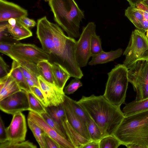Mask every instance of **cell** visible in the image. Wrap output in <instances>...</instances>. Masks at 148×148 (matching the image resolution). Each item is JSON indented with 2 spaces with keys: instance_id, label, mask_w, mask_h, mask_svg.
<instances>
[{
  "instance_id": "cell-1",
  "label": "cell",
  "mask_w": 148,
  "mask_h": 148,
  "mask_svg": "<svg viewBox=\"0 0 148 148\" xmlns=\"http://www.w3.org/2000/svg\"><path fill=\"white\" fill-rule=\"evenodd\" d=\"M99 126L102 137L114 135L125 116L120 109L104 96H83L77 101Z\"/></svg>"
},
{
  "instance_id": "cell-2",
  "label": "cell",
  "mask_w": 148,
  "mask_h": 148,
  "mask_svg": "<svg viewBox=\"0 0 148 148\" xmlns=\"http://www.w3.org/2000/svg\"><path fill=\"white\" fill-rule=\"evenodd\" d=\"M114 135L128 148H148V110L125 116Z\"/></svg>"
},
{
  "instance_id": "cell-3",
  "label": "cell",
  "mask_w": 148,
  "mask_h": 148,
  "mask_svg": "<svg viewBox=\"0 0 148 148\" xmlns=\"http://www.w3.org/2000/svg\"><path fill=\"white\" fill-rule=\"evenodd\" d=\"M54 62L62 66L71 77L81 79L83 74L75 58L77 41L73 38L66 36L57 24L52 23Z\"/></svg>"
},
{
  "instance_id": "cell-4",
  "label": "cell",
  "mask_w": 148,
  "mask_h": 148,
  "mask_svg": "<svg viewBox=\"0 0 148 148\" xmlns=\"http://www.w3.org/2000/svg\"><path fill=\"white\" fill-rule=\"evenodd\" d=\"M56 22L69 36H80V24L84 18L83 11L74 0H49Z\"/></svg>"
},
{
  "instance_id": "cell-5",
  "label": "cell",
  "mask_w": 148,
  "mask_h": 148,
  "mask_svg": "<svg viewBox=\"0 0 148 148\" xmlns=\"http://www.w3.org/2000/svg\"><path fill=\"white\" fill-rule=\"evenodd\" d=\"M128 69L123 64L115 66L108 74L104 96L114 105L120 107L125 103L129 82Z\"/></svg>"
},
{
  "instance_id": "cell-6",
  "label": "cell",
  "mask_w": 148,
  "mask_h": 148,
  "mask_svg": "<svg viewBox=\"0 0 148 148\" xmlns=\"http://www.w3.org/2000/svg\"><path fill=\"white\" fill-rule=\"evenodd\" d=\"M123 55V64L128 69L139 61H148V38L145 33L137 29L133 31Z\"/></svg>"
},
{
  "instance_id": "cell-7",
  "label": "cell",
  "mask_w": 148,
  "mask_h": 148,
  "mask_svg": "<svg viewBox=\"0 0 148 148\" xmlns=\"http://www.w3.org/2000/svg\"><path fill=\"white\" fill-rule=\"evenodd\" d=\"M129 82L136 92L135 101L148 98V61H139L128 69Z\"/></svg>"
},
{
  "instance_id": "cell-8",
  "label": "cell",
  "mask_w": 148,
  "mask_h": 148,
  "mask_svg": "<svg viewBox=\"0 0 148 148\" xmlns=\"http://www.w3.org/2000/svg\"><path fill=\"white\" fill-rule=\"evenodd\" d=\"M11 50L13 53L10 58L17 62L22 60L37 64L43 60H51L49 55L34 44L15 43Z\"/></svg>"
},
{
  "instance_id": "cell-9",
  "label": "cell",
  "mask_w": 148,
  "mask_h": 148,
  "mask_svg": "<svg viewBox=\"0 0 148 148\" xmlns=\"http://www.w3.org/2000/svg\"><path fill=\"white\" fill-rule=\"evenodd\" d=\"M96 25L93 22L89 23L83 28L78 40L77 41L75 49V58L80 67L86 66L91 56V40L92 35L95 32Z\"/></svg>"
},
{
  "instance_id": "cell-10",
  "label": "cell",
  "mask_w": 148,
  "mask_h": 148,
  "mask_svg": "<svg viewBox=\"0 0 148 148\" xmlns=\"http://www.w3.org/2000/svg\"><path fill=\"white\" fill-rule=\"evenodd\" d=\"M0 109L3 112L12 115L29 110L27 92L22 90L0 100Z\"/></svg>"
},
{
  "instance_id": "cell-11",
  "label": "cell",
  "mask_w": 148,
  "mask_h": 148,
  "mask_svg": "<svg viewBox=\"0 0 148 148\" xmlns=\"http://www.w3.org/2000/svg\"><path fill=\"white\" fill-rule=\"evenodd\" d=\"M52 23L44 16L38 20L36 29L37 36L42 49L50 56L54 51Z\"/></svg>"
},
{
  "instance_id": "cell-12",
  "label": "cell",
  "mask_w": 148,
  "mask_h": 148,
  "mask_svg": "<svg viewBox=\"0 0 148 148\" xmlns=\"http://www.w3.org/2000/svg\"><path fill=\"white\" fill-rule=\"evenodd\" d=\"M6 129L8 141L14 142L25 141L27 127L24 115L19 112L13 115L11 123Z\"/></svg>"
},
{
  "instance_id": "cell-13",
  "label": "cell",
  "mask_w": 148,
  "mask_h": 148,
  "mask_svg": "<svg viewBox=\"0 0 148 148\" xmlns=\"http://www.w3.org/2000/svg\"><path fill=\"white\" fill-rule=\"evenodd\" d=\"M27 119L33 121L41 127L45 132L58 144L60 148H75L72 143L59 134L49 125L41 115L30 110Z\"/></svg>"
},
{
  "instance_id": "cell-14",
  "label": "cell",
  "mask_w": 148,
  "mask_h": 148,
  "mask_svg": "<svg viewBox=\"0 0 148 148\" xmlns=\"http://www.w3.org/2000/svg\"><path fill=\"white\" fill-rule=\"evenodd\" d=\"M70 98L65 95L64 101L62 103L67 121L79 134L85 138L92 141L88 130L86 123L74 112L71 106Z\"/></svg>"
},
{
  "instance_id": "cell-15",
  "label": "cell",
  "mask_w": 148,
  "mask_h": 148,
  "mask_svg": "<svg viewBox=\"0 0 148 148\" xmlns=\"http://www.w3.org/2000/svg\"><path fill=\"white\" fill-rule=\"evenodd\" d=\"M38 78L40 88L45 96L47 107L57 106L62 103L65 95L63 90L48 83L41 75Z\"/></svg>"
},
{
  "instance_id": "cell-16",
  "label": "cell",
  "mask_w": 148,
  "mask_h": 148,
  "mask_svg": "<svg viewBox=\"0 0 148 148\" xmlns=\"http://www.w3.org/2000/svg\"><path fill=\"white\" fill-rule=\"evenodd\" d=\"M27 15V11L18 5L5 0H0V22L7 21L12 18L19 20Z\"/></svg>"
},
{
  "instance_id": "cell-17",
  "label": "cell",
  "mask_w": 148,
  "mask_h": 148,
  "mask_svg": "<svg viewBox=\"0 0 148 148\" xmlns=\"http://www.w3.org/2000/svg\"><path fill=\"white\" fill-rule=\"evenodd\" d=\"M21 90L10 72L6 76L0 78V100Z\"/></svg>"
},
{
  "instance_id": "cell-18",
  "label": "cell",
  "mask_w": 148,
  "mask_h": 148,
  "mask_svg": "<svg viewBox=\"0 0 148 148\" xmlns=\"http://www.w3.org/2000/svg\"><path fill=\"white\" fill-rule=\"evenodd\" d=\"M125 15L137 29L145 33L144 17L141 10L136 6L130 5L125 10Z\"/></svg>"
},
{
  "instance_id": "cell-19",
  "label": "cell",
  "mask_w": 148,
  "mask_h": 148,
  "mask_svg": "<svg viewBox=\"0 0 148 148\" xmlns=\"http://www.w3.org/2000/svg\"><path fill=\"white\" fill-rule=\"evenodd\" d=\"M122 53L123 50L121 48L108 52H105L103 51L98 54L92 56V60L88 63V64L92 66L113 61L120 57Z\"/></svg>"
},
{
  "instance_id": "cell-20",
  "label": "cell",
  "mask_w": 148,
  "mask_h": 148,
  "mask_svg": "<svg viewBox=\"0 0 148 148\" xmlns=\"http://www.w3.org/2000/svg\"><path fill=\"white\" fill-rule=\"evenodd\" d=\"M53 76L56 86L60 89H63L67 80L71 77L67 71L59 63H52Z\"/></svg>"
},
{
  "instance_id": "cell-21",
  "label": "cell",
  "mask_w": 148,
  "mask_h": 148,
  "mask_svg": "<svg viewBox=\"0 0 148 148\" xmlns=\"http://www.w3.org/2000/svg\"><path fill=\"white\" fill-rule=\"evenodd\" d=\"M7 30L12 38L16 41L29 37L32 35V33L29 29L23 25L19 20H16V23L14 26L10 25Z\"/></svg>"
},
{
  "instance_id": "cell-22",
  "label": "cell",
  "mask_w": 148,
  "mask_h": 148,
  "mask_svg": "<svg viewBox=\"0 0 148 148\" xmlns=\"http://www.w3.org/2000/svg\"><path fill=\"white\" fill-rule=\"evenodd\" d=\"M148 110V98L138 101H134L125 104L122 112L125 116Z\"/></svg>"
},
{
  "instance_id": "cell-23",
  "label": "cell",
  "mask_w": 148,
  "mask_h": 148,
  "mask_svg": "<svg viewBox=\"0 0 148 148\" xmlns=\"http://www.w3.org/2000/svg\"><path fill=\"white\" fill-rule=\"evenodd\" d=\"M10 73L22 90L31 92L30 88L20 69V64L15 60H13Z\"/></svg>"
},
{
  "instance_id": "cell-24",
  "label": "cell",
  "mask_w": 148,
  "mask_h": 148,
  "mask_svg": "<svg viewBox=\"0 0 148 148\" xmlns=\"http://www.w3.org/2000/svg\"><path fill=\"white\" fill-rule=\"evenodd\" d=\"M37 65L40 75L48 83L57 86L53 74L52 64L49 61L43 60L39 62Z\"/></svg>"
},
{
  "instance_id": "cell-25",
  "label": "cell",
  "mask_w": 148,
  "mask_h": 148,
  "mask_svg": "<svg viewBox=\"0 0 148 148\" xmlns=\"http://www.w3.org/2000/svg\"><path fill=\"white\" fill-rule=\"evenodd\" d=\"M45 108L47 112L64 131L62 127V122L66 116L62 104L57 106H48Z\"/></svg>"
},
{
  "instance_id": "cell-26",
  "label": "cell",
  "mask_w": 148,
  "mask_h": 148,
  "mask_svg": "<svg viewBox=\"0 0 148 148\" xmlns=\"http://www.w3.org/2000/svg\"><path fill=\"white\" fill-rule=\"evenodd\" d=\"M27 122L28 126L40 148H46L43 137L44 131L33 121L28 119H27Z\"/></svg>"
},
{
  "instance_id": "cell-27",
  "label": "cell",
  "mask_w": 148,
  "mask_h": 148,
  "mask_svg": "<svg viewBox=\"0 0 148 148\" xmlns=\"http://www.w3.org/2000/svg\"><path fill=\"white\" fill-rule=\"evenodd\" d=\"M29 107V111L36 112L41 115L47 112L45 108L31 92H27Z\"/></svg>"
},
{
  "instance_id": "cell-28",
  "label": "cell",
  "mask_w": 148,
  "mask_h": 148,
  "mask_svg": "<svg viewBox=\"0 0 148 148\" xmlns=\"http://www.w3.org/2000/svg\"><path fill=\"white\" fill-rule=\"evenodd\" d=\"M99 148H117L122 145L120 140L114 135L102 137L99 141Z\"/></svg>"
},
{
  "instance_id": "cell-29",
  "label": "cell",
  "mask_w": 148,
  "mask_h": 148,
  "mask_svg": "<svg viewBox=\"0 0 148 148\" xmlns=\"http://www.w3.org/2000/svg\"><path fill=\"white\" fill-rule=\"evenodd\" d=\"M86 125L91 140L99 141L103 137L101 132L98 125L90 117L86 123Z\"/></svg>"
},
{
  "instance_id": "cell-30",
  "label": "cell",
  "mask_w": 148,
  "mask_h": 148,
  "mask_svg": "<svg viewBox=\"0 0 148 148\" xmlns=\"http://www.w3.org/2000/svg\"><path fill=\"white\" fill-rule=\"evenodd\" d=\"M0 148H36V145L27 140L21 142H14L9 141L0 143Z\"/></svg>"
},
{
  "instance_id": "cell-31",
  "label": "cell",
  "mask_w": 148,
  "mask_h": 148,
  "mask_svg": "<svg viewBox=\"0 0 148 148\" xmlns=\"http://www.w3.org/2000/svg\"><path fill=\"white\" fill-rule=\"evenodd\" d=\"M41 115L49 125L59 134L68 140L67 136L64 131L47 112L42 114Z\"/></svg>"
},
{
  "instance_id": "cell-32",
  "label": "cell",
  "mask_w": 148,
  "mask_h": 148,
  "mask_svg": "<svg viewBox=\"0 0 148 148\" xmlns=\"http://www.w3.org/2000/svg\"><path fill=\"white\" fill-rule=\"evenodd\" d=\"M70 101L73 109L75 114L86 123L90 117L86 111L77 102L70 98Z\"/></svg>"
},
{
  "instance_id": "cell-33",
  "label": "cell",
  "mask_w": 148,
  "mask_h": 148,
  "mask_svg": "<svg viewBox=\"0 0 148 148\" xmlns=\"http://www.w3.org/2000/svg\"><path fill=\"white\" fill-rule=\"evenodd\" d=\"M101 39L99 36L95 33L92 35L91 40L90 51L92 56L103 51Z\"/></svg>"
},
{
  "instance_id": "cell-34",
  "label": "cell",
  "mask_w": 148,
  "mask_h": 148,
  "mask_svg": "<svg viewBox=\"0 0 148 148\" xmlns=\"http://www.w3.org/2000/svg\"><path fill=\"white\" fill-rule=\"evenodd\" d=\"M82 86V84L80 79L75 77L65 88L64 92L68 95L73 94Z\"/></svg>"
},
{
  "instance_id": "cell-35",
  "label": "cell",
  "mask_w": 148,
  "mask_h": 148,
  "mask_svg": "<svg viewBox=\"0 0 148 148\" xmlns=\"http://www.w3.org/2000/svg\"><path fill=\"white\" fill-rule=\"evenodd\" d=\"M30 88L31 92L45 108L47 107L45 97L40 88L36 86L30 87Z\"/></svg>"
},
{
  "instance_id": "cell-36",
  "label": "cell",
  "mask_w": 148,
  "mask_h": 148,
  "mask_svg": "<svg viewBox=\"0 0 148 148\" xmlns=\"http://www.w3.org/2000/svg\"><path fill=\"white\" fill-rule=\"evenodd\" d=\"M20 67L25 77V78L32 80L34 82L36 85L40 88L38 80V77L24 67L20 65Z\"/></svg>"
},
{
  "instance_id": "cell-37",
  "label": "cell",
  "mask_w": 148,
  "mask_h": 148,
  "mask_svg": "<svg viewBox=\"0 0 148 148\" xmlns=\"http://www.w3.org/2000/svg\"><path fill=\"white\" fill-rule=\"evenodd\" d=\"M143 12L144 19V27L146 32L148 29V8L142 2L139 3L136 6Z\"/></svg>"
},
{
  "instance_id": "cell-38",
  "label": "cell",
  "mask_w": 148,
  "mask_h": 148,
  "mask_svg": "<svg viewBox=\"0 0 148 148\" xmlns=\"http://www.w3.org/2000/svg\"><path fill=\"white\" fill-rule=\"evenodd\" d=\"M43 137L46 148H60L58 144L45 132Z\"/></svg>"
},
{
  "instance_id": "cell-39",
  "label": "cell",
  "mask_w": 148,
  "mask_h": 148,
  "mask_svg": "<svg viewBox=\"0 0 148 148\" xmlns=\"http://www.w3.org/2000/svg\"><path fill=\"white\" fill-rule=\"evenodd\" d=\"M10 71L9 66L1 56L0 57V78L7 75L9 73Z\"/></svg>"
},
{
  "instance_id": "cell-40",
  "label": "cell",
  "mask_w": 148,
  "mask_h": 148,
  "mask_svg": "<svg viewBox=\"0 0 148 148\" xmlns=\"http://www.w3.org/2000/svg\"><path fill=\"white\" fill-rule=\"evenodd\" d=\"M8 141V136L6 128L4 123L0 117V143H2Z\"/></svg>"
},
{
  "instance_id": "cell-41",
  "label": "cell",
  "mask_w": 148,
  "mask_h": 148,
  "mask_svg": "<svg viewBox=\"0 0 148 148\" xmlns=\"http://www.w3.org/2000/svg\"><path fill=\"white\" fill-rule=\"evenodd\" d=\"M13 44L7 42H0V52L7 56L11 51L12 46Z\"/></svg>"
},
{
  "instance_id": "cell-42",
  "label": "cell",
  "mask_w": 148,
  "mask_h": 148,
  "mask_svg": "<svg viewBox=\"0 0 148 148\" xmlns=\"http://www.w3.org/2000/svg\"><path fill=\"white\" fill-rule=\"evenodd\" d=\"M19 21L23 25L28 29L34 27L36 24L34 20L29 18L27 16L22 18Z\"/></svg>"
},
{
  "instance_id": "cell-43",
  "label": "cell",
  "mask_w": 148,
  "mask_h": 148,
  "mask_svg": "<svg viewBox=\"0 0 148 148\" xmlns=\"http://www.w3.org/2000/svg\"><path fill=\"white\" fill-rule=\"evenodd\" d=\"M82 148H99V141H91L84 145Z\"/></svg>"
},
{
  "instance_id": "cell-44",
  "label": "cell",
  "mask_w": 148,
  "mask_h": 148,
  "mask_svg": "<svg viewBox=\"0 0 148 148\" xmlns=\"http://www.w3.org/2000/svg\"><path fill=\"white\" fill-rule=\"evenodd\" d=\"M129 2L130 5L136 6L143 0H127Z\"/></svg>"
},
{
  "instance_id": "cell-45",
  "label": "cell",
  "mask_w": 148,
  "mask_h": 148,
  "mask_svg": "<svg viewBox=\"0 0 148 148\" xmlns=\"http://www.w3.org/2000/svg\"><path fill=\"white\" fill-rule=\"evenodd\" d=\"M25 79L27 82L29 87L36 86L32 80L26 78H25Z\"/></svg>"
},
{
  "instance_id": "cell-46",
  "label": "cell",
  "mask_w": 148,
  "mask_h": 148,
  "mask_svg": "<svg viewBox=\"0 0 148 148\" xmlns=\"http://www.w3.org/2000/svg\"><path fill=\"white\" fill-rule=\"evenodd\" d=\"M16 20L13 18H10L8 21L9 24L12 26L16 24Z\"/></svg>"
},
{
  "instance_id": "cell-47",
  "label": "cell",
  "mask_w": 148,
  "mask_h": 148,
  "mask_svg": "<svg viewBox=\"0 0 148 148\" xmlns=\"http://www.w3.org/2000/svg\"><path fill=\"white\" fill-rule=\"evenodd\" d=\"M142 2L148 8V0H143Z\"/></svg>"
},
{
  "instance_id": "cell-48",
  "label": "cell",
  "mask_w": 148,
  "mask_h": 148,
  "mask_svg": "<svg viewBox=\"0 0 148 148\" xmlns=\"http://www.w3.org/2000/svg\"><path fill=\"white\" fill-rule=\"evenodd\" d=\"M147 34L146 36H147V37H148V30L147 31Z\"/></svg>"
},
{
  "instance_id": "cell-49",
  "label": "cell",
  "mask_w": 148,
  "mask_h": 148,
  "mask_svg": "<svg viewBox=\"0 0 148 148\" xmlns=\"http://www.w3.org/2000/svg\"><path fill=\"white\" fill-rule=\"evenodd\" d=\"M49 0H46V1H49Z\"/></svg>"
},
{
  "instance_id": "cell-50",
  "label": "cell",
  "mask_w": 148,
  "mask_h": 148,
  "mask_svg": "<svg viewBox=\"0 0 148 148\" xmlns=\"http://www.w3.org/2000/svg\"><path fill=\"white\" fill-rule=\"evenodd\" d=\"M44 0L45 1H46V0Z\"/></svg>"
}]
</instances>
